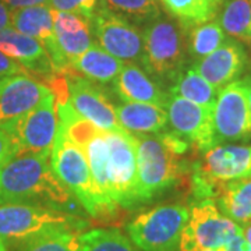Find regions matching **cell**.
<instances>
[{"label": "cell", "mask_w": 251, "mask_h": 251, "mask_svg": "<svg viewBox=\"0 0 251 251\" xmlns=\"http://www.w3.org/2000/svg\"><path fill=\"white\" fill-rule=\"evenodd\" d=\"M123 66L125 63L120 59L108 53L99 45L92 44L84 53H81L72 63L70 72L99 84H108L115 81L122 72Z\"/></svg>", "instance_id": "d6986e66"}, {"label": "cell", "mask_w": 251, "mask_h": 251, "mask_svg": "<svg viewBox=\"0 0 251 251\" xmlns=\"http://www.w3.org/2000/svg\"><path fill=\"white\" fill-rule=\"evenodd\" d=\"M226 41V34L219 21H209L190 28L187 38V50L196 60L212 53Z\"/></svg>", "instance_id": "484cf974"}, {"label": "cell", "mask_w": 251, "mask_h": 251, "mask_svg": "<svg viewBox=\"0 0 251 251\" xmlns=\"http://www.w3.org/2000/svg\"><path fill=\"white\" fill-rule=\"evenodd\" d=\"M165 109L175 133L193 145L194 150L205 152L215 147L214 109L204 108L187 99L168 94Z\"/></svg>", "instance_id": "4fadbf2b"}, {"label": "cell", "mask_w": 251, "mask_h": 251, "mask_svg": "<svg viewBox=\"0 0 251 251\" xmlns=\"http://www.w3.org/2000/svg\"><path fill=\"white\" fill-rule=\"evenodd\" d=\"M212 117L216 145L251 138V109L244 81H233L218 92Z\"/></svg>", "instance_id": "8fae6325"}, {"label": "cell", "mask_w": 251, "mask_h": 251, "mask_svg": "<svg viewBox=\"0 0 251 251\" xmlns=\"http://www.w3.org/2000/svg\"><path fill=\"white\" fill-rule=\"evenodd\" d=\"M247 64V53L236 39H227L212 53L197 60L193 67L209 84L221 91L227 84L236 81Z\"/></svg>", "instance_id": "2e32d148"}, {"label": "cell", "mask_w": 251, "mask_h": 251, "mask_svg": "<svg viewBox=\"0 0 251 251\" xmlns=\"http://www.w3.org/2000/svg\"><path fill=\"white\" fill-rule=\"evenodd\" d=\"M108 138V176L110 200L122 208H134L141 204L138 197L137 153L133 134L106 131Z\"/></svg>", "instance_id": "30bf717a"}, {"label": "cell", "mask_w": 251, "mask_h": 251, "mask_svg": "<svg viewBox=\"0 0 251 251\" xmlns=\"http://www.w3.org/2000/svg\"><path fill=\"white\" fill-rule=\"evenodd\" d=\"M69 84V102L81 117L105 131H122L116 117L115 105L105 91L92 81L70 72L66 74Z\"/></svg>", "instance_id": "5bb4252c"}, {"label": "cell", "mask_w": 251, "mask_h": 251, "mask_svg": "<svg viewBox=\"0 0 251 251\" xmlns=\"http://www.w3.org/2000/svg\"><path fill=\"white\" fill-rule=\"evenodd\" d=\"M250 177H251V176H250Z\"/></svg>", "instance_id": "b9f144b4"}, {"label": "cell", "mask_w": 251, "mask_h": 251, "mask_svg": "<svg viewBox=\"0 0 251 251\" xmlns=\"http://www.w3.org/2000/svg\"><path fill=\"white\" fill-rule=\"evenodd\" d=\"M14 156H16V150L11 143V138L3 128H0V166Z\"/></svg>", "instance_id": "f546056e"}, {"label": "cell", "mask_w": 251, "mask_h": 251, "mask_svg": "<svg viewBox=\"0 0 251 251\" xmlns=\"http://www.w3.org/2000/svg\"><path fill=\"white\" fill-rule=\"evenodd\" d=\"M250 46H251V32H250Z\"/></svg>", "instance_id": "f35d334b"}, {"label": "cell", "mask_w": 251, "mask_h": 251, "mask_svg": "<svg viewBox=\"0 0 251 251\" xmlns=\"http://www.w3.org/2000/svg\"><path fill=\"white\" fill-rule=\"evenodd\" d=\"M239 233H242V226L224 215L214 200H201L190 209L179 251L219 250Z\"/></svg>", "instance_id": "ba28073f"}, {"label": "cell", "mask_w": 251, "mask_h": 251, "mask_svg": "<svg viewBox=\"0 0 251 251\" xmlns=\"http://www.w3.org/2000/svg\"><path fill=\"white\" fill-rule=\"evenodd\" d=\"M221 212L240 226L251 221V177L222 184L216 196Z\"/></svg>", "instance_id": "44dd1931"}, {"label": "cell", "mask_w": 251, "mask_h": 251, "mask_svg": "<svg viewBox=\"0 0 251 251\" xmlns=\"http://www.w3.org/2000/svg\"><path fill=\"white\" fill-rule=\"evenodd\" d=\"M50 94L45 84L29 75L0 78V128L36 108Z\"/></svg>", "instance_id": "9a60e30c"}, {"label": "cell", "mask_w": 251, "mask_h": 251, "mask_svg": "<svg viewBox=\"0 0 251 251\" xmlns=\"http://www.w3.org/2000/svg\"><path fill=\"white\" fill-rule=\"evenodd\" d=\"M242 232L243 237L246 239V242L251 246V221L250 222H247V224L242 225Z\"/></svg>", "instance_id": "836d02e7"}, {"label": "cell", "mask_w": 251, "mask_h": 251, "mask_svg": "<svg viewBox=\"0 0 251 251\" xmlns=\"http://www.w3.org/2000/svg\"><path fill=\"white\" fill-rule=\"evenodd\" d=\"M112 87L117 97L126 103H152L165 108L168 100V94L134 63L123 66L120 74L112 82Z\"/></svg>", "instance_id": "e0dca14e"}, {"label": "cell", "mask_w": 251, "mask_h": 251, "mask_svg": "<svg viewBox=\"0 0 251 251\" xmlns=\"http://www.w3.org/2000/svg\"><path fill=\"white\" fill-rule=\"evenodd\" d=\"M119 125L131 134L161 133L169 125L166 109L152 103H125L116 108Z\"/></svg>", "instance_id": "ac0fdd59"}, {"label": "cell", "mask_w": 251, "mask_h": 251, "mask_svg": "<svg viewBox=\"0 0 251 251\" xmlns=\"http://www.w3.org/2000/svg\"><path fill=\"white\" fill-rule=\"evenodd\" d=\"M10 27V11L3 1H0V29Z\"/></svg>", "instance_id": "d6a6232c"}, {"label": "cell", "mask_w": 251, "mask_h": 251, "mask_svg": "<svg viewBox=\"0 0 251 251\" xmlns=\"http://www.w3.org/2000/svg\"><path fill=\"white\" fill-rule=\"evenodd\" d=\"M218 92L219 91L212 84H209L193 66L186 70L183 69L179 75L173 80V85L169 88L171 95H177L200 106L211 109L215 106Z\"/></svg>", "instance_id": "603a6c76"}, {"label": "cell", "mask_w": 251, "mask_h": 251, "mask_svg": "<svg viewBox=\"0 0 251 251\" xmlns=\"http://www.w3.org/2000/svg\"><path fill=\"white\" fill-rule=\"evenodd\" d=\"M202 251H219V250H202Z\"/></svg>", "instance_id": "74e56055"}, {"label": "cell", "mask_w": 251, "mask_h": 251, "mask_svg": "<svg viewBox=\"0 0 251 251\" xmlns=\"http://www.w3.org/2000/svg\"><path fill=\"white\" fill-rule=\"evenodd\" d=\"M100 4L134 23H150L161 16L158 0H100Z\"/></svg>", "instance_id": "4316f807"}, {"label": "cell", "mask_w": 251, "mask_h": 251, "mask_svg": "<svg viewBox=\"0 0 251 251\" xmlns=\"http://www.w3.org/2000/svg\"><path fill=\"white\" fill-rule=\"evenodd\" d=\"M244 84H246V87H247V94H249V102H250V109H251V75L249 77H246L244 78Z\"/></svg>", "instance_id": "e575fe53"}, {"label": "cell", "mask_w": 251, "mask_h": 251, "mask_svg": "<svg viewBox=\"0 0 251 251\" xmlns=\"http://www.w3.org/2000/svg\"><path fill=\"white\" fill-rule=\"evenodd\" d=\"M11 9H21V7H31V6H41L49 4V0H1Z\"/></svg>", "instance_id": "4dcf8cb0"}, {"label": "cell", "mask_w": 251, "mask_h": 251, "mask_svg": "<svg viewBox=\"0 0 251 251\" xmlns=\"http://www.w3.org/2000/svg\"><path fill=\"white\" fill-rule=\"evenodd\" d=\"M246 249H247V247H246ZM246 251H247V250H246Z\"/></svg>", "instance_id": "60d3db41"}, {"label": "cell", "mask_w": 251, "mask_h": 251, "mask_svg": "<svg viewBox=\"0 0 251 251\" xmlns=\"http://www.w3.org/2000/svg\"><path fill=\"white\" fill-rule=\"evenodd\" d=\"M80 9V14L85 18L91 20L92 14L95 13L97 9V0H75Z\"/></svg>", "instance_id": "1f68e13d"}, {"label": "cell", "mask_w": 251, "mask_h": 251, "mask_svg": "<svg viewBox=\"0 0 251 251\" xmlns=\"http://www.w3.org/2000/svg\"><path fill=\"white\" fill-rule=\"evenodd\" d=\"M0 251H9V247H7L6 242L1 239V236H0Z\"/></svg>", "instance_id": "d590c367"}, {"label": "cell", "mask_w": 251, "mask_h": 251, "mask_svg": "<svg viewBox=\"0 0 251 251\" xmlns=\"http://www.w3.org/2000/svg\"><path fill=\"white\" fill-rule=\"evenodd\" d=\"M246 250L251 251V246H250V244H249V243H247V249H246Z\"/></svg>", "instance_id": "8d00e7d4"}, {"label": "cell", "mask_w": 251, "mask_h": 251, "mask_svg": "<svg viewBox=\"0 0 251 251\" xmlns=\"http://www.w3.org/2000/svg\"><path fill=\"white\" fill-rule=\"evenodd\" d=\"M85 222L70 212L31 202L0 204V236L6 244H24L59 230H81Z\"/></svg>", "instance_id": "3957f363"}, {"label": "cell", "mask_w": 251, "mask_h": 251, "mask_svg": "<svg viewBox=\"0 0 251 251\" xmlns=\"http://www.w3.org/2000/svg\"><path fill=\"white\" fill-rule=\"evenodd\" d=\"M133 138L137 153L138 197L143 204L179 184L188 171L183 156L175 152L161 134H133Z\"/></svg>", "instance_id": "277c9868"}, {"label": "cell", "mask_w": 251, "mask_h": 251, "mask_svg": "<svg viewBox=\"0 0 251 251\" xmlns=\"http://www.w3.org/2000/svg\"><path fill=\"white\" fill-rule=\"evenodd\" d=\"M91 32L98 45L122 62H135L143 57V34L127 18L100 4L90 20Z\"/></svg>", "instance_id": "7c38bea8"}, {"label": "cell", "mask_w": 251, "mask_h": 251, "mask_svg": "<svg viewBox=\"0 0 251 251\" xmlns=\"http://www.w3.org/2000/svg\"><path fill=\"white\" fill-rule=\"evenodd\" d=\"M10 25L18 32L45 44L54 35L52 7L48 4H41L13 9L10 11Z\"/></svg>", "instance_id": "ffe728a7"}, {"label": "cell", "mask_w": 251, "mask_h": 251, "mask_svg": "<svg viewBox=\"0 0 251 251\" xmlns=\"http://www.w3.org/2000/svg\"><path fill=\"white\" fill-rule=\"evenodd\" d=\"M184 29L214 21L224 7V0H159Z\"/></svg>", "instance_id": "7402d4cb"}, {"label": "cell", "mask_w": 251, "mask_h": 251, "mask_svg": "<svg viewBox=\"0 0 251 251\" xmlns=\"http://www.w3.org/2000/svg\"><path fill=\"white\" fill-rule=\"evenodd\" d=\"M80 230H59L20 247V251H77Z\"/></svg>", "instance_id": "83f0119b"}, {"label": "cell", "mask_w": 251, "mask_h": 251, "mask_svg": "<svg viewBox=\"0 0 251 251\" xmlns=\"http://www.w3.org/2000/svg\"><path fill=\"white\" fill-rule=\"evenodd\" d=\"M77 251H140L122 230L99 227L78 234Z\"/></svg>", "instance_id": "d4e9b609"}, {"label": "cell", "mask_w": 251, "mask_h": 251, "mask_svg": "<svg viewBox=\"0 0 251 251\" xmlns=\"http://www.w3.org/2000/svg\"><path fill=\"white\" fill-rule=\"evenodd\" d=\"M50 165L56 177L88 215L108 218L116 214L119 206L103 197L97 187L84 150L72 141L59 126L50 153Z\"/></svg>", "instance_id": "7a4b0ae2"}, {"label": "cell", "mask_w": 251, "mask_h": 251, "mask_svg": "<svg viewBox=\"0 0 251 251\" xmlns=\"http://www.w3.org/2000/svg\"><path fill=\"white\" fill-rule=\"evenodd\" d=\"M48 156L21 153L0 166L3 202H31L62 211L74 209L72 193L56 177Z\"/></svg>", "instance_id": "6da1fadb"}, {"label": "cell", "mask_w": 251, "mask_h": 251, "mask_svg": "<svg viewBox=\"0 0 251 251\" xmlns=\"http://www.w3.org/2000/svg\"><path fill=\"white\" fill-rule=\"evenodd\" d=\"M0 202H1V197H0Z\"/></svg>", "instance_id": "ab89813d"}, {"label": "cell", "mask_w": 251, "mask_h": 251, "mask_svg": "<svg viewBox=\"0 0 251 251\" xmlns=\"http://www.w3.org/2000/svg\"><path fill=\"white\" fill-rule=\"evenodd\" d=\"M219 14V24L225 34L250 45L251 0H227Z\"/></svg>", "instance_id": "cb8c5ba5"}, {"label": "cell", "mask_w": 251, "mask_h": 251, "mask_svg": "<svg viewBox=\"0 0 251 251\" xmlns=\"http://www.w3.org/2000/svg\"><path fill=\"white\" fill-rule=\"evenodd\" d=\"M17 74H24L29 75L28 70L16 60L7 57L4 53L0 52V78L7 77V75H17Z\"/></svg>", "instance_id": "f1b7e54d"}, {"label": "cell", "mask_w": 251, "mask_h": 251, "mask_svg": "<svg viewBox=\"0 0 251 251\" xmlns=\"http://www.w3.org/2000/svg\"><path fill=\"white\" fill-rule=\"evenodd\" d=\"M190 209L168 204L145 211L127 225L128 239L140 251H177Z\"/></svg>", "instance_id": "52a82bcc"}, {"label": "cell", "mask_w": 251, "mask_h": 251, "mask_svg": "<svg viewBox=\"0 0 251 251\" xmlns=\"http://www.w3.org/2000/svg\"><path fill=\"white\" fill-rule=\"evenodd\" d=\"M184 28L175 18L158 16L144 31V69L156 80L172 81L184 69L187 39Z\"/></svg>", "instance_id": "8992f818"}, {"label": "cell", "mask_w": 251, "mask_h": 251, "mask_svg": "<svg viewBox=\"0 0 251 251\" xmlns=\"http://www.w3.org/2000/svg\"><path fill=\"white\" fill-rule=\"evenodd\" d=\"M251 176V145L218 144L204 152L190 172L193 196L206 200L218 196L222 184Z\"/></svg>", "instance_id": "5b68a950"}, {"label": "cell", "mask_w": 251, "mask_h": 251, "mask_svg": "<svg viewBox=\"0 0 251 251\" xmlns=\"http://www.w3.org/2000/svg\"><path fill=\"white\" fill-rule=\"evenodd\" d=\"M57 126L56 99L50 94L36 108L6 125L3 130L11 138L16 155L32 153L50 158Z\"/></svg>", "instance_id": "9c48e42d"}]
</instances>
